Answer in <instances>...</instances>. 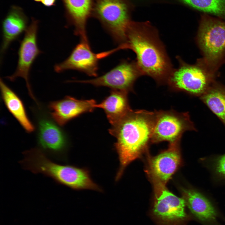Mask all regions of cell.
<instances>
[{
  "mask_svg": "<svg viewBox=\"0 0 225 225\" xmlns=\"http://www.w3.org/2000/svg\"><path fill=\"white\" fill-rule=\"evenodd\" d=\"M131 10L129 0H96L91 17L99 22L115 43L121 45L125 42L127 30L132 21Z\"/></svg>",
  "mask_w": 225,
  "mask_h": 225,
  "instance_id": "obj_4",
  "label": "cell"
},
{
  "mask_svg": "<svg viewBox=\"0 0 225 225\" xmlns=\"http://www.w3.org/2000/svg\"><path fill=\"white\" fill-rule=\"evenodd\" d=\"M38 23V20L32 18L31 22L25 32L23 38L20 43L16 70L12 74L6 78L12 82L19 77L23 78L30 97L35 101V98L32 91L29 78L33 63L38 56L42 53L37 44Z\"/></svg>",
  "mask_w": 225,
  "mask_h": 225,
  "instance_id": "obj_9",
  "label": "cell"
},
{
  "mask_svg": "<svg viewBox=\"0 0 225 225\" xmlns=\"http://www.w3.org/2000/svg\"><path fill=\"white\" fill-rule=\"evenodd\" d=\"M213 170L218 178L225 179V154L214 160L213 164Z\"/></svg>",
  "mask_w": 225,
  "mask_h": 225,
  "instance_id": "obj_22",
  "label": "cell"
},
{
  "mask_svg": "<svg viewBox=\"0 0 225 225\" xmlns=\"http://www.w3.org/2000/svg\"><path fill=\"white\" fill-rule=\"evenodd\" d=\"M0 87L2 98L8 110L27 132H33L34 126L27 116L22 100L1 78Z\"/></svg>",
  "mask_w": 225,
  "mask_h": 225,
  "instance_id": "obj_19",
  "label": "cell"
},
{
  "mask_svg": "<svg viewBox=\"0 0 225 225\" xmlns=\"http://www.w3.org/2000/svg\"><path fill=\"white\" fill-rule=\"evenodd\" d=\"M142 74L135 61L123 60L115 67L104 74L89 80L73 82L104 86L112 90L128 92L133 90L135 81Z\"/></svg>",
  "mask_w": 225,
  "mask_h": 225,
  "instance_id": "obj_11",
  "label": "cell"
},
{
  "mask_svg": "<svg viewBox=\"0 0 225 225\" xmlns=\"http://www.w3.org/2000/svg\"><path fill=\"white\" fill-rule=\"evenodd\" d=\"M37 170L39 173L52 178L57 184L72 189L102 192L101 188L92 179L90 172L87 168L61 164L45 157L39 161Z\"/></svg>",
  "mask_w": 225,
  "mask_h": 225,
  "instance_id": "obj_6",
  "label": "cell"
},
{
  "mask_svg": "<svg viewBox=\"0 0 225 225\" xmlns=\"http://www.w3.org/2000/svg\"><path fill=\"white\" fill-rule=\"evenodd\" d=\"M38 148L47 156L57 160H64L68 148L67 138L55 123L47 118L38 123L37 137Z\"/></svg>",
  "mask_w": 225,
  "mask_h": 225,
  "instance_id": "obj_12",
  "label": "cell"
},
{
  "mask_svg": "<svg viewBox=\"0 0 225 225\" xmlns=\"http://www.w3.org/2000/svg\"><path fill=\"white\" fill-rule=\"evenodd\" d=\"M200 98L225 126V86L215 81Z\"/></svg>",
  "mask_w": 225,
  "mask_h": 225,
  "instance_id": "obj_20",
  "label": "cell"
},
{
  "mask_svg": "<svg viewBox=\"0 0 225 225\" xmlns=\"http://www.w3.org/2000/svg\"><path fill=\"white\" fill-rule=\"evenodd\" d=\"M56 0H42V4L46 7H50L55 6Z\"/></svg>",
  "mask_w": 225,
  "mask_h": 225,
  "instance_id": "obj_23",
  "label": "cell"
},
{
  "mask_svg": "<svg viewBox=\"0 0 225 225\" xmlns=\"http://www.w3.org/2000/svg\"><path fill=\"white\" fill-rule=\"evenodd\" d=\"M121 45L135 53L142 75L150 76L159 84L167 83L174 69L157 31L149 23L131 21Z\"/></svg>",
  "mask_w": 225,
  "mask_h": 225,
  "instance_id": "obj_1",
  "label": "cell"
},
{
  "mask_svg": "<svg viewBox=\"0 0 225 225\" xmlns=\"http://www.w3.org/2000/svg\"><path fill=\"white\" fill-rule=\"evenodd\" d=\"M33 0L36 2H41L42 1V0Z\"/></svg>",
  "mask_w": 225,
  "mask_h": 225,
  "instance_id": "obj_24",
  "label": "cell"
},
{
  "mask_svg": "<svg viewBox=\"0 0 225 225\" xmlns=\"http://www.w3.org/2000/svg\"><path fill=\"white\" fill-rule=\"evenodd\" d=\"M95 100H79L67 96L59 100L51 102L48 105L52 117L60 126L85 113L92 112L97 108Z\"/></svg>",
  "mask_w": 225,
  "mask_h": 225,
  "instance_id": "obj_14",
  "label": "cell"
},
{
  "mask_svg": "<svg viewBox=\"0 0 225 225\" xmlns=\"http://www.w3.org/2000/svg\"><path fill=\"white\" fill-rule=\"evenodd\" d=\"M28 22V18L21 8L16 6L11 7L2 22L1 58L11 44L26 31Z\"/></svg>",
  "mask_w": 225,
  "mask_h": 225,
  "instance_id": "obj_17",
  "label": "cell"
},
{
  "mask_svg": "<svg viewBox=\"0 0 225 225\" xmlns=\"http://www.w3.org/2000/svg\"><path fill=\"white\" fill-rule=\"evenodd\" d=\"M128 92L112 90L110 94L97 108L103 109L112 126L119 122L131 109L128 102Z\"/></svg>",
  "mask_w": 225,
  "mask_h": 225,
  "instance_id": "obj_18",
  "label": "cell"
},
{
  "mask_svg": "<svg viewBox=\"0 0 225 225\" xmlns=\"http://www.w3.org/2000/svg\"><path fill=\"white\" fill-rule=\"evenodd\" d=\"M155 111L152 142L166 141L173 143L179 141L186 131L196 130L188 112H178L172 110Z\"/></svg>",
  "mask_w": 225,
  "mask_h": 225,
  "instance_id": "obj_7",
  "label": "cell"
},
{
  "mask_svg": "<svg viewBox=\"0 0 225 225\" xmlns=\"http://www.w3.org/2000/svg\"><path fill=\"white\" fill-rule=\"evenodd\" d=\"M179 142L170 143L167 149L149 159L147 172L153 185H165L180 166Z\"/></svg>",
  "mask_w": 225,
  "mask_h": 225,
  "instance_id": "obj_13",
  "label": "cell"
},
{
  "mask_svg": "<svg viewBox=\"0 0 225 225\" xmlns=\"http://www.w3.org/2000/svg\"><path fill=\"white\" fill-rule=\"evenodd\" d=\"M196 9L225 19V0H179Z\"/></svg>",
  "mask_w": 225,
  "mask_h": 225,
  "instance_id": "obj_21",
  "label": "cell"
},
{
  "mask_svg": "<svg viewBox=\"0 0 225 225\" xmlns=\"http://www.w3.org/2000/svg\"><path fill=\"white\" fill-rule=\"evenodd\" d=\"M155 197L152 213L161 222L167 225L184 223L190 217L185 211L183 198L169 191L165 185H154Z\"/></svg>",
  "mask_w": 225,
  "mask_h": 225,
  "instance_id": "obj_10",
  "label": "cell"
},
{
  "mask_svg": "<svg viewBox=\"0 0 225 225\" xmlns=\"http://www.w3.org/2000/svg\"><path fill=\"white\" fill-rule=\"evenodd\" d=\"M181 192L186 205L197 220L206 225L216 223L218 213L209 200L193 189L182 188Z\"/></svg>",
  "mask_w": 225,
  "mask_h": 225,
  "instance_id": "obj_16",
  "label": "cell"
},
{
  "mask_svg": "<svg viewBox=\"0 0 225 225\" xmlns=\"http://www.w3.org/2000/svg\"><path fill=\"white\" fill-rule=\"evenodd\" d=\"M196 41L202 55V59L209 70L217 75L225 62V21L203 14Z\"/></svg>",
  "mask_w": 225,
  "mask_h": 225,
  "instance_id": "obj_3",
  "label": "cell"
},
{
  "mask_svg": "<svg viewBox=\"0 0 225 225\" xmlns=\"http://www.w3.org/2000/svg\"><path fill=\"white\" fill-rule=\"evenodd\" d=\"M178 58L179 66L174 69L167 83L172 90L200 97L215 81L217 75L209 70L201 58L192 65Z\"/></svg>",
  "mask_w": 225,
  "mask_h": 225,
  "instance_id": "obj_5",
  "label": "cell"
},
{
  "mask_svg": "<svg viewBox=\"0 0 225 225\" xmlns=\"http://www.w3.org/2000/svg\"><path fill=\"white\" fill-rule=\"evenodd\" d=\"M119 50L118 47L111 50L95 53L92 51L89 41L80 40L66 59L54 66V70L57 73L75 70L96 77L100 60Z\"/></svg>",
  "mask_w": 225,
  "mask_h": 225,
  "instance_id": "obj_8",
  "label": "cell"
},
{
  "mask_svg": "<svg viewBox=\"0 0 225 225\" xmlns=\"http://www.w3.org/2000/svg\"><path fill=\"white\" fill-rule=\"evenodd\" d=\"M155 120V111L131 109L109 129V133L117 139L114 146L120 163L116 181L121 178L126 167L147 148L151 142Z\"/></svg>",
  "mask_w": 225,
  "mask_h": 225,
  "instance_id": "obj_2",
  "label": "cell"
},
{
  "mask_svg": "<svg viewBox=\"0 0 225 225\" xmlns=\"http://www.w3.org/2000/svg\"><path fill=\"white\" fill-rule=\"evenodd\" d=\"M61 0L68 25L74 27V34L80 40L88 41L86 26L96 0Z\"/></svg>",
  "mask_w": 225,
  "mask_h": 225,
  "instance_id": "obj_15",
  "label": "cell"
}]
</instances>
